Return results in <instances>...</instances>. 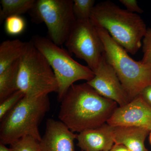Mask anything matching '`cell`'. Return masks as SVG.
Returning <instances> with one entry per match:
<instances>
[{
	"instance_id": "cell-5",
	"label": "cell",
	"mask_w": 151,
	"mask_h": 151,
	"mask_svg": "<svg viewBox=\"0 0 151 151\" xmlns=\"http://www.w3.org/2000/svg\"><path fill=\"white\" fill-rule=\"evenodd\" d=\"M17 86L25 97L48 95L58 91V84L51 66L31 41L19 59Z\"/></svg>"
},
{
	"instance_id": "cell-1",
	"label": "cell",
	"mask_w": 151,
	"mask_h": 151,
	"mask_svg": "<svg viewBox=\"0 0 151 151\" xmlns=\"http://www.w3.org/2000/svg\"><path fill=\"white\" fill-rule=\"evenodd\" d=\"M58 119L73 133L106 124L118 104L98 94L87 83L72 85L60 101Z\"/></svg>"
},
{
	"instance_id": "cell-13",
	"label": "cell",
	"mask_w": 151,
	"mask_h": 151,
	"mask_svg": "<svg viewBox=\"0 0 151 151\" xmlns=\"http://www.w3.org/2000/svg\"><path fill=\"white\" fill-rule=\"evenodd\" d=\"M150 132L147 129L142 127H115L113 129L114 142L124 145L131 151H149L145 146V142Z\"/></svg>"
},
{
	"instance_id": "cell-3",
	"label": "cell",
	"mask_w": 151,
	"mask_h": 151,
	"mask_svg": "<svg viewBox=\"0 0 151 151\" xmlns=\"http://www.w3.org/2000/svg\"><path fill=\"white\" fill-rule=\"evenodd\" d=\"M50 109L48 95L24 96L1 121L0 143L10 145L25 136H31L40 142L39 126Z\"/></svg>"
},
{
	"instance_id": "cell-6",
	"label": "cell",
	"mask_w": 151,
	"mask_h": 151,
	"mask_svg": "<svg viewBox=\"0 0 151 151\" xmlns=\"http://www.w3.org/2000/svg\"><path fill=\"white\" fill-rule=\"evenodd\" d=\"M51 66L58 84V100L60 102L70 86L79 80L89 81L94 73L88 66L78 63L69 52L47 38L34 35L31 40Z\"/></svg>"
},
{
	"instance_id": "cell-19",
	"label": "cell",
	"mask_w": 151,
	"mask_h": 151,
	"mask_svg": "<svg viewBox=\"0 0 151 151\" xmlns=\"http://www.w3.org/2000/svg\"><path fill=\"white\" fill-rule=\"evenodd\" d=\"M25 27V21L21 16H12L5 20V30L6 33L10 35L21 34L24 30Z\"/></svg>"
},
{
	"instance_id": "cell-18",
	"label": "cell",
	"mask_w": 151,
	"mask_h": 151,
	"mask_svg": "<svg viewBox=\"0 0 151 151\" xmlns=\"http://www.w3.org/2000/svg\"><path fill=\"white\" fill-rule=\"evenodd\" d=\"M11 151H40L39 142L30 136H25L10 145Z\"/></svg>"
},
{
	"instance_id": "cell-24",
	"label": "cell",
	"mask_w": 151,
	"mask_h": 151,
	"mask_svg": "<svg viewBox=\"0 0 151 151\" xmlns=\"http://www.w3.org/2000/svg\"><path fill=\"white\" fill-rule=\"evenodd\" d=\"M109 151H131L126 146L121 144H114Z\"/></svg>"
},
{
	"instance_id": "cell-14",
	"label": "cell",
	"mask_w": 151,
	"mask_h": 151,
	"mask_svg": "<svg viewBox=\"0 0 151 151\" xmlns=\"http://www.w3.org/2000/svg\"><path fill=\"white\" fill-rule=\"evenodd\" d=\"M28 42L19 40L4 41L0 44V73L20 59Z\"/></svg>"
},
{
	"instance_id": "cell-9",
	"label": "cell",
	"mask_w": 151,
	"mask_h": 151,
	"mask_svg": "<svg viewBox=\"0 0 151 151\" xmlns=\"http://www.w3.org/2000/svg\"><path fill=\"white\" fill-rule=\"evenodd\" d=\"M94 73V77L86 83L98 94L116 102L119 107L130 102L116 71L107 62L104 55Z\"/></svg>"
},
{
	"instance_id": "cell-12",
	"label": "cell",
	"mask_w": 151,
	"mask_h": 151,
	"mask_svg": "<svg viewBox=\"0 0 151 151\" xmlns=\"http://www.w3.org/2000/svg\"><path fill=\"white\" fill-rule=\"evenodd\" d=\"M114 127L106 123L101 127L77 134L78 146L84 151H109L115 144Z\"/></svg>"
},
{
	"instance_id": "cell-2",
	"label": "cell",
	"mask_w": 151,
	"mask_h": 151,
	"mask_svg": "<svg viewBox=\"0 0 151 151\" xmlns=\"http://www.w3.org/2000/svg\"><path fill=\"white\" fill-rule=\"evenodd\" d=\"M90 20L95 27L107 31L113 40L132 55L140 48L147 29L138 14L122 9L109 1L95 5Z\"/></svg>"
},
{
	"instance_id": "cell-21",
	"label": "cell",
	"mask_w": 151,
	"mask_h": 151,
	"mask_svg": "<svg viewBox=\"0 0 151 151\" xmlns=\"http://www.w3.org/2000/svg\"><path fill=\"white\" fill-rule=\"evenodd\" d=\"M143 57L141 62L151 67V28H147L143 37Z\"/></svg>"
},
{
	"instance_id": "cell-11",
	"label": "cell",
	"mask_w": 151,
	"mask_h": 151,
	"mask_svg": "<svg viewBox=\"0 0 151 151\" xmlns=\"http://www.w3.org/2000/svg\"><path fill=\"white\" fill-rule=\"evenodd\" d=\"M77 137L60 121L48 119L39 142L40 151H75L74 141Z\"/></svg>"
},
{
	"instance_id": "cell-26",
	"label": "cell",
	"mask_w": 151,
	"mask_h": 151,
	"mask_svg": "<svg viewBox=\"0 0 151 151\" xmlns=\"http://www.w3.org/2000/svg\"><path fill=\"white\" fill-rule=\"evenodd\" d=\"M150 136H149V140H150V143L151 145V130L150 132Z\"/></svg>"
},
{
	"instance_id": "cell-16",
	"label": "cell",
	"mask_w": 151,
	"mask_h": 151,
	"mask_svg": "<svg viewBox=\"0 0 151 151\" xmlns=\"http://www.w3.org/2000/svg\"><path fill=\"white\" fill-rule=\"evenodd\" d=\"M36 0H1L0 12L1 22L8 17L21 16L29 12L34 6Z\"/></svg>"
},
{
	"instance_id": "cell-4",
	"label": "cell",
	"mask_w": 151,
	"mask_h": 151,
	"mask_svg": "<svg viewBox=\"0 0 151 151\" xmlns=\"http://www.w3.org/2000/svg\"><path fill=\"white\" fill-rule=\"evenodd\" d=\"M96 28L104 45L105 59L114 68L131 101L151 85V67L132 59L107 31Z\"/></svg>"
},
{
	"instance_id": "cell-7",
	"label": "cell",
	"mask_w": 151,
	"mask_h": 151,
	"mask_svg": "<svg viewBox=\"0 0 151 151\" xmlns=\"http://www.w3.org/2000/svg\"><path fill=\"white\" fill-rule=\"evenodd\" d=\"M73 6L72 0H36L30 14L34 22L46 24L49 39L60 47L76 21Z\"/></svg>"
},
{
	"instance_id": "cell-23",
	"label": "cell",
	"mask_w": 151,
	"mask_h": 151,
	"mask_svg": "<svg viewBox=\"0 0 151 151\" xmlns=\"http://www.w3.org/2000/svg\"><path fill=\"white\" fill-rule=\"evenodd\" d=\"M139 94L146 103L151 107V85L144 88Z\"/></svg>"
},
{
	"instance_id": "cell-22",
	"label": "cell",
	"mask_w": 151,
	"mask_h": 151,
	"mask_svg": "<svg viewBox=\"0 0 151 151\" xmlns=\"http://www.w3.org/2000/svg\"><path fill=\"white\" fill-rule=\"evenodd\" d=\"M120 2L125 6L127 11L136 14H142L144 11L139 6L136 0H120Z\"/></svg>"
},
{
	"instance_id": "cell-8",
	"label": "cell",
	"mask_w": 151,
	"mask_h": 151,
	"mask_svg": "<svg viewBox=\"0 0 151 151\" xmlns=\"http://www.w3.org/2000/svg\"><path fill=\"white\" fill-rule=\"evenodd\" d=\"M69 53L83 60L95 72L103 56L104 47L90 20H76L65 43Z\"/></svg>"
},
{
	"instance_id": "cell-15",
	"label": "cell",
	"mask_w": 151,
	"mask_h": 151,
	"mask_svg": "<svg viewBox=\"0 0 151 151\" xmlns=\"http://www.w3.org/2000/svg\"><path fill=\"white\" fill-rule=\"evenodd\" d=\"M19 59L0 73V103L18 90L17 80Z\"/></svg>"
},
{
	"instance_id": "cell-27",
	"label": "cell",
	"mask_w": 151,
	"mask_h": 151,
	"mask_svg": "<svg viewBox=\"0 0 151 151\" xmlns=\"http://www.w3.org/2000/svg\"><path fill=\"white\" fill-rule=\"evenodd\" d=\"M81 151H84L81 150Z\"/></svg>"
},
{
	"instance_id": "cell-17",
	"label": "cell",
	"mask_w": 151,
	"mask_h": 151,
	"mask_svg": "<svg viewBox=\"0 0 151 151\" xmlns=\"http://www.w3.org/2000/svg\"><path fill=\"white\" fill-rule=\"evenodd\" d=\"M95 3L94 0L73 1V12L76 20H90Z\"/></svg>"
},
{
	"instance_id": "cell-20",
	"label": "cell",
	"mask_w": 151,
	"mask_h": 151,
	"mask_svg": "<svg viewBox=\"0 0 151 151\" xmlns=\"http://www.w3.org/2000/svg\"><path fill=\"white\" fill-rule=\"evenodd\" d=\"M24 97V94L21 91L18 90L0 103L1 121Z\"/></svg>"
},
{
	"instance_id": "cell-10",
	"label": "cell",
	"mask_w": 151,
	"mask_h": 151,
	"mask_svg": "<svg viewBox=\"0 0 151 151\" xmlns=\"http://www.w3.org/2000/svg\"><path fill=\"white\" fill-rule=\"evenodd\" d=\"M107 124L113 127L134 126L151 130V107L140 94L127 105L116 108Z\"/></svg>"
},
{
	"instance_id": "cell-25",
	"label": "cell",
	"mask_w": 151,
	"mask_h": 151,
	"mask_svg": "<svg viewBox=\"0 0 151 151\" xmlns=\"http://www.w3.org/2000/svg\"><path fill=\"white\" fill-rule=\"evenodd\" d=\"M0 151H11L10 148L7 147L5 145L0 144Z\"/></svg>"
}]
</instances>
